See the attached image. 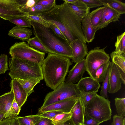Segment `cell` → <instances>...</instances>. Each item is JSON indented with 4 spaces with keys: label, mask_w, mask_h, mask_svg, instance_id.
Here are the masks:
<instances>
[{
    "label": "cell",
    "mask_w": 125,
    "mask_h": 125,
    "mask_svg": "<svg viewBox=\"0 0 125 125\" xmlns=\"http://www.w3.org/2000/svg\"><path fill=\"white\" fill-rule=\"evenodd\" d=\"M42 65V73L46 85L53 90L65 81L70 66V59L48 53Z\"/></svg>",
    "instance_id": "obj_1"
},
{
    "label": "cell",
    "mask_w": 125,
    "mask_h": 125,
    "mask_svg": "<svg viewBox=\"0 0 125 125\" xmlns=\"http://www.w3.org/2000/svg\"><path fill=\"white\" fill-rule=\"evenodd\" d=\"M30 21L33 28V33L46 48L54 54L72 59V53L69 44L56 36L49 28L35 22Z\"/></svg>",
    "instance_id": "obj_2"
},
{
    "label": "cell",
    "mask_w": 125,
    "mask_h": 125,
    "mask_svg": "<svg viewBox=\"0 0 125 125\" xmlns=\"http://www.w3.org/2000/svg\"><path fill=\"white\" fill-rule=\"evenodd\" d=\"M48 11L59 19L76 39L86 43L81 29L82 21L67 3L56 4Z\"/></svg>",
    "instance_id": "obj_3"
},
{
    "label": "cell",
    "mask_w": 125,
    "mask_h": 125,
    "mask_svg": "<svg viewBox=\"0 0 125 125\" xmlns=\"http://www.w3.org/2000/svg\"><path fill=\"white\" fill-rule=\"evenodd\" d=\"M11 79L22 80L43 79L42 65L27 60L15 58L9 59Z\"/></svg>",
    "instance_id": "obj_4"
},
{
    "label": "cell",
    "mask_w": 125,
    "mask_h": 125,
    "mask_svg": "<svg viewBox=\"0 0 125 125\" xmlns=\"http://www.w3.org/2000/svg\"><path fill=\"white\" fill-rule=\"evenodd\" d=\"M110 101L97 94L85 105L84 114L100 124L111 119Z\"/></svg>",
    "instance_id": "obj_5"
},
{
    "label": "cell",
    "mask_w": 125,
    "mask_h": 125,
    "mask_svg": "<svg viewBox=\"0 0 125 125\" xmlns=\"http://www.w3.org/2000/svg\"><path fill=\"white\" fill-rule=\"evenodd\" d=\"M12 58L23 59L42 65L45 53L31 47L26 42H16L10 49Z\"/></svg>",
    "instance_id": "obj_6"
},
{
    "label": "cell",
    "mask_w": 125,
    "mask_h": 125,
    "mask_svg": "<svg viewBox=\"0 0 125 125\" xmlns=\"http://www.w3.org/2000/svg\"><path fill=\"white\" fill-rule=\"evenodd\" d=\"M80 92L76 84L64 82L55 89L46 94L41 107H44L69 98H78Z\"/></svg>",
    "instance_id": "obj_7"
},
{
    "label": "cell",
    "mask_w": 125,
    "mask_h": 125,
    "mask_svg": "<svg viewBox=\"0 0 125 125\" xmlns=\"http://www.w3.org/2000/svg\"><path fill=\"white\" fill-rule=\"evenodd\" d=\"M106 47L100 49L97 47L89 51L85 59L86 71L90 76L95 80V73L101 65L110 61V57L105 51Z\"/></svg>",
    "instance_id": "obj_8"
},
{
    "label": "cell",
    "mask_w": 125,
    "mask_h": 125,
    "mask_svg": "<svg viewBox=\"0 0 125 125\" xmlns=\"http://www.w3.org/2000/svg\"><path fill=\"white\" fill-rule=\"evenodd\" d=\"M25 14L20 9L18 0H0V18L22 17Z\"/></svg>",
    "instance_id": "obj_9"
},
{
    "label": "cell",
    "mask_w": 125,
    "mask_h": 125,
    "mask_svg": "<svg viewBox=\"0 0 125 125\" xmlns=\"http://www.w3.org/2000/svg\"><path fill=\"white\" fill-rule=\"evenodd\" d=\"M78 98H69L44 107H40L38 109L37 114L52 111H59L65 113H70Z\"/></svg>",
    "instance_id": "obj_10"
},
{
    "label": "cell",
    "mask_w": 125,
    "mask_h": 125,
    "mask_svg": "<svg viewBox=\"0 0 125 125\" xmlns=\"http://www.w3.org/2000/svg\"><path fill=\"white\" fill-rule=\"evenodd\" d=\"M122 83L117 66L111 62L109 66L108 92L111 94L117 92L121 88Z\"/></svg>",
    "instance_id": "obj_11"
},
{
    "label": "cell",
    "mask_w": 125,
    "mask_h": 125,
    "mask_svg": "<svg viewBox=\"0 0 125 125\" xmlns=\"http://www.w3.org/2000/svg\"><path fill=\"white\" fill-rule=\"evenodd\" d=\"M72 50V62L76 63L84 59L88 53L87 45L77 39L73 40L69 44Z\"/></svg>",
    "instance_id": "obj_12"
},
{
    "label": "cell",
    "mask_w": 125,
    "mask_h": 125,
    "mask_svg": "<svg viewBox=\"0 0 125 125\" xmlns=\"http://www.w3.org/2000/svg\"><path fill=\"white\" fill-rule=\"evenodd\" d=\"M86 68L84 59L76 63L72 68L68 72V74L65 82L68 83H76L82 78Z\"/></svg>",
    "instance_id": "obj_13"
},
{
    "label": "cell",
    "mask_w": 125,
    "mask_h": 125,
    "mask_svg": "<svg viewBox=\"0 0 125 125\" xmlns=\"http://www.w3.org/2000/svg\"><path fill=\"white\" fill-rule=\"evenodd\" d=\"M103 12L101 21L96 28L97 31L106 27L112 22L119 21L121 14L107 6H104Z\"/></svg>",
    "instance_id": "obj_14"
},
{
    "label": "cell",
    "mask_w": 125,
    "mask_h": 125,
    "mask_svg": "<svg viewBox=\"0 0 125 125\" xmlns=\"http://www.w3.org/2000/svg\"><path fill=\"white\" fill-rule=\"evenodd\" d=\"M40 16L50 23L56 25L66 37L67 42L69 44L76 39L67 29L61 21L54 15L47 11L42 14Z\"/></svg>",
    "instance_id": "obj_15"
},
{
    "label": "cell",
    "mask_w": 125,
    "mask_h": 125,
    "mask_svg": "<svg viewBox=\"0 0 125 125\" xmlns=\"http://www.w3.org/2000/svg\"><path fill=\"white\" fill-rule=\"evenodd\" d=\"M96 11L93 10L82 20L81 27L86 42H92L94 39L97 31L94 28L91 21V16Z\"/></svg>",
    "instance_id": "obj_16"
},
{
    "label": "cell",
    "mask_w": 125,
    "mask_h": 125,
    "mask_svg": "<svg viewBox=\"0 0 125 125\" xmlns=\"http://www.w3.org/2000/svg\"><path fill=\"white\" fill-rule=\"evenodd\" d=\"M76 84L79 91L82 92H98L100 87L99 83L90 76L82 77Z\"/></svg>",
    "instance_id": "obj_17"
},
{
    "label": "cell",
    "mask_w": 125,
    "mask_h": 125,
    "mask_svg": "<svg viewBox=\"0 0 125 125\" xmlns=\"http://www.w3.org/2000/svg\"><path fill=\"white\" fill-rule=\"evenodd\" d=\"M10 86L13 93L14 99L21 108L26 101L28 95L21 85L16 79H12Z\"/></svg>",
    "instance_id": "obj_18"
},
{
    "label": "cell",
    "mask_w": 125,
    "mask_h": 125,
    "mask_svg": "<svg viewBox=\"0 0 125 125\" xmlns=\"http://www.w3.org/2000/svg\"><path fill=\"white\" fill-rule=\"evenodd\" d=\"M71 118L75 125H83V124L84 109L79 98L70 112Z\"/></svg>",
    "instance_id": "obj_19"
},
{
    "label": "cell",
    "mask_w": 125,
    "mask_h": 125,
    "mask_svg": "<svg viewBox=\"0 0 125 125\" xmlns=\"http://www.w3.org/2000/svg\"><path fill=\"white\" fill-rule=\"evenodd\" d=\"M32 32L30 29L17 25L9 31L8 34L10 36L24 41L30 38Z\"/></svg>",
    "instance_id": "obj_20"
},
{
    "label": "cell",
    "mask_w": 125,
    "mask_h": 125,
    "mask_svg": "<svg viewBox=\"0 0 125 125\" xmlns=\"http://www.w3.org/2000/svg\"><path fill=\"white\" fill-rule=\"evenodd\" d=\"M73 12L82 21L90 12L89 8L81 0H77L73 4L67 3Z\"/></svg>",
    "instance_id": "obj_21"
},
{
    "label": "cell",
    "mask_w": 125,
    "mask_h": 125,
    "mask_svg": "<svg viewBox=\"0 0 125 125\" xmlns=\"http://www.w3.org/2000/svg\"><path fill=\"white\" fill-rule=\"evenodd\" d=\"M14 99V96L12 90L5 93L0 96V103L5 106V116L10 111Z\"/></svg>",
    "instance_id": "obj_22"
},
{
    "label": "cell",
    "mask_w": 125,
    "mask_h": 125,
    "mask_svg": "<svg viewBox=\"0 0 125 125\" xmlns=\"http://www.w3.org/2000/svg\"><path fill=\"white\" fill-rule=\"evenodd\" d=\"M56 4L43 6L36 4L32 7L26 9L23 12L26 14L36 16H40L43 13L48 11L52 8Z\"/></svg>",
    "instance_id": "obj_23"
},
{
    "label": "cell",
    "mask_w": 125,
    "mask_h": 125,
    "mask_svg": "<svg viewBox=\"0 0 125 125\" xmlns=\"http://www.w3.org/2000/svg\"><path fill=\"white\" fill-rule=\"evenodd\" d=\"M20 83L27 94L28 96L34 92V87L40 83V80H22L16 79Z\"/></svg>",
    "instance_id": "obj_24"
},
{
    "label": "cell",
    "mask_w": 125,
    "mask_h": 125,
    "mask_svg": "<svg viewBox=\"0 0 125 125\" xmlns=\"http://www.w3.org/2000/svg\"><path fill=\"white\" fill-rule=\"evenodd\" d=\"M101 0L104 3V6L110 7L121 14L125 13V3L118 0Z\"/></svg>",
    "instance_id": "obj_25"
},
{
    "label": "cell",
    "mask_w": 125,
    "mask_h": 125,
    "mask_svg": "<svg viewBox=\"0 0 125 125\" xmlns=\"http://www.w3.org/2000/svg\"><path fill=\"white\" fill-rule=\"evenodd\" d=\"M27 44L31 47L38 49L42 52L46 53L53 54L41 42L36 36L30 38L26 41Z\"/></svg>",
    "instance_id": "obj_26"
},
{
    "label": "cell",
    "mask_w": 125,
    "mask_h": 125,
    "mask_svg": "<svg viewBox=\"0 0 125 125\" xmlns=\"http://www.w3.org/2000/svg\"><path fill=\"white\" fill-rule=\"evenodd\" d=\"M2 19L8 20L12 23L21 27L31 28L30 21L22 17H4Z\"/></svg>",
    "instance_id": "obj_27"
},
{
    "label": "cell",
    "mask_w": 125,
    "mask_h": 125,
    "mask_svg": "<svg viewBox=\"0 0 125 125\" xmlns=\"http://www.w3.org/2000/svg\"><path fill=\"white\" fill-rule=\"evenodd\" d=\"M111 62L109 61L100 66L95 73V80L98 82H103Z\"/></svg>",
    "instance_id": "obj_28"
},
{
    "label": "cell",
    "mask_w": 125,
    "mask_h": 125,
    "mask_svg": "<svg viewBox=\"0 0 125 125\" xmlns=\"http://www.w3.org/2000/svg\"><path fill=\"white\" fill-rule=\"evenodd\" d=\"M110 55L112 62L125 72V54H119L114 51Z\"/></svg>",
    "instance_id": "obj_29"
},
{
    "label": "cell",
    "mask_w": 125,
    "mask_h": 125,
    "mask_svg": "<svg viewBox=\"0 0 125 125\" xmlns=\"http://www.w3.org/2000/svg\"><path fill=\"white\" fill-rule=\"evenodd\" d=\"M41 116L39 115H29L23 117L17 116L19 125H34Z\"/></svg>",
    "instance_id": "obj_30"
},
{
    "label": "cell",
    "mask_w": 125,
    "mask_h": 125,
    "mask_svg": "<svg viewBox=\"0 0 125 125\" xmlns=\"http://www.w3.org/2000/svg\"><path fill=\"white\" fill-rule=\"evenodd\" d=\"M115 51L119 54H125V32L117 36Z\"/></svg>",
    "instance_id": "obj_31"
},
{
    "label": "cell",
    "mask_w": 125,
    "mask_h": 125,
    "mask_svg": "<svg viewBox=\"0 0 125 125\" xmlns=\"http://www.w3.org/2000/svg\"><path fill=\"white\" fill-rule=\"evenodd\" d=\"M104 9V6L99 7L91 17V21L95 29L99 25L102 19Z\"/></svg>",
    "instance_id": "obj_32"
},
{
    "label": "cell",
    "mask_w": 125,
    "mask_h": 125,
    "mask_svg": "<svg viewBox=\"0 0 125 125\" xmlns=\"http://www.w3.org/2000/svg\"><path fill=\"white\" fill-rule=\"evenodd\" d=\"M71 116V113H62L56 115L52 118L51 120L54 125H59L63 124L70 119Z\"/></svg>",
    "instance_id": "obj_33"
},
{
    "label": "cell",
    "mask_w": 125,
    "mask_h": 125,
    "mask_svg": "<svg viewBox=\"0 0 125 125\" xmlns=\"http://www.w3.org/2000/svg\"><path fill=\"white\" fill-rule=\"evenodd\" d=\"M115 105L118 115L124 117L125 115V98L116 97L115 99Z\"/></svg>",
    "instance_id": "obj_34"
},
{
    "label": "cell",
    "mask_w": 125,
    "mask_h": 125,
    "mask_svg": "<svg viewBox=\"0 0 125 125\" xmlns=\"http://www.w3.org/2000/svg\"><path fill=\"white\" fill-rule=\"evenodd\" d=\"M97 92L85 93L80 92L79 98L84 109L85 105L96 96Z\"/></svg>",
    "instance_id": "obj_35"
},
{
    "label": "cell",
    "mask_w": 125,
    "mask_h": 125,
    "mask_svg": "<svg viewBox=\"0 0 125 125\" xmlns=\"http://www.w3.org/2000/svg\"><path fill=\"white\" fill-rule=\"evenodd\" d=\"M109 74V67L103 82L102 85L101 86V90L100 93V95L107 99H108L107 89L108 84Z\"/></svg>",
    "instance_id": "obj_36"
},
{
    "label": "cell",
    "mask_w": 125,
    "mask_h": 125,
    "mask_svg": "<svg viewBox=\"0 0 125 125\" xmlns=\"http://www.w3.org/2000/svg\"><path fill=\"white\" fill-rule=\"evenodd\" d=\"M8 65L7 55L5 54H1L0 55V74L5 73L9 69Z\"/></svg>",
    "instance_id": "obj_37"
},
{
    "label": "cell",
    "mask_w": 125,
    "mask_h": 125,
    "mask_svg": "<svg viewBox=\"0 0 125 125\" xmlns=\"http://www.w3.org/2000/svg\"><path fill=\"white\" fill-rule=\"evenodd\" d=\"M90 9L104 6L101 0H81Z\"/></svg>",
    "instance_id": "obj_38"
},
{
    "label": "cell",
    "mask_w": 125,
    "mask_h": 125,
    "mask_svg": "<svg viewBox=\"0 0 125 125\" xmlns=\"http://www.w3.org/2000/svg\"><path fill=\"white\" fill-rule=\"evenodd\" d=\"M0 125H19L17 116L4 119L0 121Z\"/></svg>",
    "instance_id": "obj_39"
},
{
    "label": "cell",
    "mask_w": 125,
    "mask_h": 125,
    "mask_svg": "<svg viewBox=\"0 0 125 125\" xmlns=\"http://www.w3.org/2000/svg\"><path fill=\"white\" fill-rule=\"evenodd\" d=\"M49 28L56 36L67 42L66 37L56 25L53 24L51 23L49 26Z\"/></svg>",
    "instance_id": "obj_40"
},
{
    "label": "cell",
    "mask_w": 125,
    "mask_h": 125,
    "mask_svg": "<svg viewBox=\"0 0 125 125\" xmlns=\"http://www.w3.org/2000/svg\"><path fill=\"white\" fill-rule=\"evenodd\" d=\"M100 123L84 114L83 125H99Z\"/></svg>",
    "instance_id": "obj_41"
},
{
    "label": "cell",
    "mask_w": 125,
    "mask_h": 125,
    "mask_svg": "<svg viewBox=\"0 0 125 125\" xmlns=\"http://www.w3.org/2000/svg\"><path fill=\"white\" fill-rule=\"evenodd\" d=\"M117 115L113 117V121L111 125H125V118Z\"/></svg>",
    "instance_id": "obj_42"
},
{
    "label": "cell",
    "mask_w": 125,
    "mask_h": 125,
    "mask_svg": "<svg viewBox=\"0 0 125 125\" xmlns=\"http://www.w3.org/2000/svg\"><path fill=\"white\" fill-rule=\"evenodd\" d=\"M63 113L57 111H49L39 114L41 116L51 120L52 118L57 115Z\"/></svg>",
    "instance_id": "obj_43"
},
{
    "label": "cell",
    "mask_w": 125,
    "mask_h": 125,
    "mask_svg": "<svg viewBox=\"0 0 125 125\" xmlns=\"http://www.w3.org/2000/svg\"><path fill=\"white\" fill-rule=\"evenodd\" d=\"M34 125H54L51 120L41 116L39 120Z\"/></svg>",
    "instance_id": "obj_44"
},
{
    "label": "cell",
    "mask_w": 125,
    "mask_h": 125,
    "mask_svg": "<svg viewBox=\"0 0 125 125\" xmlns=\"http://www.w3.org/2000/svg\"><path fill=\"white\" fill-rule=\"evenodd\" d=\"M55 0H38L36 4L43 6H47L56 3Z\"/></svg>",
    "instance_id": "obj_45"
},
{
    "label": "cell",
    "mask_w": 125,
    "mask_h": 125,
    "mask_svg": "<svg viewBox=\"0 0 125 125\" xmlns=\"http://www.w3.org/2000/svg\"><path fill=\"white\" fill-rule=\"evenodd\" d=\"M117 66V65H116ZM120 76L122 80V83L125 84V72H124L118 67L117 66Z\"/></svg>",
    "instance_id": "obj_46"
},
{
    "label": "cell",
    "mask_w": 125,
    "mask_h": 125,
    "mask_svg": "<svg viewBox=\"0 0 125 125\" xmlns=\"http://www.w3.org/2000/svg\"><path fill=\"white\" fill-rule=\"evenodd\" d=\"M59 125H75L71 118L63 124Z\"/></svg>",
    "instance_id": "obj_47"
},
{
    "label": "cell",
    "mask_w": 125,
    "mask_h": 125,
    "mask_svg": "<svg viewBox=\"0 0 125 125\" xmlns=\"http://www.w3.org/2000/svg\"><path fill=\"white\" fill-rule=\"evenodd\" d=\"M63 1L67 3L73 4L75 3L77 0H63Z\"/></svg>",
    "instance_id": "obj_48"
},
{
    "label": "cell",
    "mask_w": 125,
    "mask_h": 125,
    "mask_svg": "<svg viewBox=\"0 0 125 125\" xmlns=\"http://www.w3.org/2000/svg\"><path fill=\"white\" fill-rule=\"evenodd\" d=\"M5 114V113L4 111L0 112V121L4 119Z\"/></svg>",
    "instance_id": "obj_49"
},
{
    "label": "cell",
    "mask_w": 125,
    "mask_h": 125,
    "mask_svg": "<svg viewBox=\"0 0 125 125\" xmlns=\"http://www.w3.org/2000/svg\"><path fill=\"white\" fill-rule=\"evenodd\" d=\"M4 105L0 103V112L2 111H4Z\"/></svg>",
    "instance_id": "obj_50"
}]
</instances>
